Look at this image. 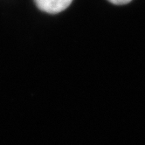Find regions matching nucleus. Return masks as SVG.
<instances>
[{
	"label": "nucleus",
	"mask_w": 145,
	"mask_h": 145,
	"mask_svg": "<svg viewBox=\"0 0 145 145\" xmlns=\"http://www.w3.org/2000/svg\"><path fill=\"white\" fill-rule=\"evenodd\" d=\"M37 7L46 13L56 14L68 8L72 0H33Z\"/></svg>",
	"instance_id": "1"
},
{
	"label": "nucleus",
	"mask_w": 145,
	"mask_h": 145,
	"mask_svg": "<svg viewBox=\"0 0 145 145\" xmlns=\"http://www.w3.org/2000/svg\"><path fill=\"white\" fill-rule=\"evenodd\" d=\"M108 1L116 5H127L130 3L132 0H108Z\"/></svg>",
	"instance_id": "2"
}]
</instances>
